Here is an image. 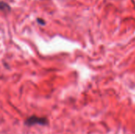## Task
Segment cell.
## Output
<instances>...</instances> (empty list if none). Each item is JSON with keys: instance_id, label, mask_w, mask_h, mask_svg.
Segmentation results:
<instances>
[{"instance_id": "6da1fadb", "label": "cell", "mask_w": 135, "mask_h": 134, "mask_svg": "<svg viewBox=\"0 0 135 134\" xmlns=\"http://www.w3.org/2000/svg\"><path fill=\"white\" fill-rule=\"evenodd\" d=\"M26 124L27 125H34V124L44 125L45 124V119L41 118H37V117H31L27 120Z\"/></svg>"}]
</instances>
